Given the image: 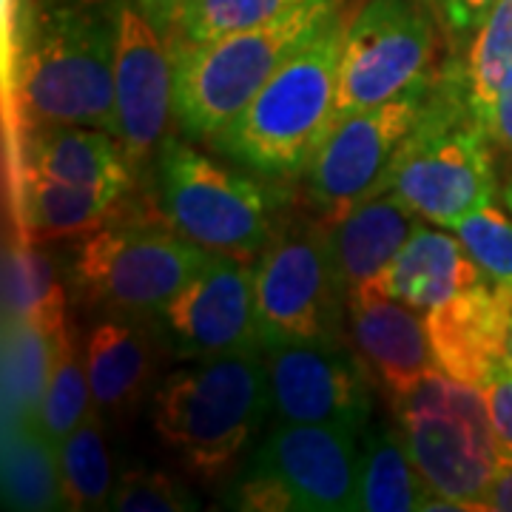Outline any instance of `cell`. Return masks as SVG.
Listing matches in <instances>:
<instances>
[{
    "label": "cell",
    "mask_w": 512,
    "mask_h": 512,
    "mask_svg": "<svg viewBox=\"0 0 512 512\" xmlns=\"http://www.w3.org/2000/svg\"><path fill=\"white\" fill-rule=\"evenodd\" d=\"M225 507L242 512H296L285 484L254 458H248V464L231 481L225 493Z\"/></svg>",
    "instance_id": "cell-33"
},
{
    "label": "cell",
    "mask_w": 512,
    "mask_h": 512,
    "mask_svg": "<svg viewBox=\"0 0 512 512\" xmlns=\"http://www.w3.org/2000/svg\"><path fill=\"white\" fill-rule=\"evenodd\" d=\"M345 302L356 353L362 356L373 382L396 407L436 367L424 316L382 293L373 282L353 288Z\"/></svg>",
    "instance_id": "cell-16"
},
{
    "label": "cell",
    "mask_w": 512,
    "mask_h": 512,
    "mask_svg": "<svg viewBox=\"0 0 512 512\" xmlns=\"http://www.w3.org/2000/svg\"><path fill=\"white\" fill-rule=\"evenodd\" d=\"M342 12L345 0H305L268 23L197 46L171 49L174 117L185 137L208 143Z\"/></svg>",
    "instance_id": "cell-4"
},
{
    "label": "cell",
    "mask_w": 512,
    "mask_h": 512,
    "mask_svg": "<svg viewBox=\"0 0 512 512\" xmlns=\"http://www.w3.org/2000/svg\"><path fill=\"white\" fill-rule=\"evenodd\" d=\"M396 416L430 493L484 510V493L501 461L484 390L433 367L396 404Z\"/></svg>",
    "instance_id": "cell-9"
},
{
    "label": "cell",
    "mask_w": 512,
    "mask_h": 512,
    "mask_svg": "<svg viewBox=\"0 0 512 512\" xmlns=\"http://www.w3.org/2000/svg\"><path fill=\"white\" fill-rule=\"evenodd\" d=\"M268 407L265 348L194 359L157 384L151 424L191 476L220 481L262 427Z\"/></svg>",
    "instance_id": "cell-2"
},
{
    "label": "cell",
    "mask_w": 512,
    "mask_h": 512,
    "mask_svg": "<svg viewBox=\"0 0 512 512\" xmlns=\"http://www.w3.org/2000/svg\"><path fill=\"white\" fill-rule=\"evenodd\" d=\"M384 188L399 191L421 220L453 228L495 197V148L481 126L450 52L439 66L430 103L404 143Z\"/></svg>",
    "instance_id": "cell-5"
},
{
    "label": "cell",
    "mask_w": 512,
    "mask_h": 512,
    "mask_svg": "<svg viewBox=\"0 0 512 512\" xmlns=\"http://www.w3.org/2000/svg\"><path fill=\"white\" fill-rule=\"evenodd\" d=\"M345 26V12L330 20L208 146L268 180L293 183L305 177L336 123Z\"/></svg>",
    "instance_id": "cell-1"
},
{
    "label": "cell",
    "mask_w": 512,
    "mask_h": 512,
    "mask_svg": "<svg viewBox=\"0 0 512 512\" xmlns=\"http://www.w3.org/2000/svg\"><path fill=\"white\" fill-rule=\"evenodd\" d=\"M421 225V214L399 191L382 188L328 222L333 268L345 299L353 288L373 282Z\"/></svg>",
    "instance_id": "cell-20"
},
{
    "label": "cell",
    "mask_w": 512,
    "mask_h": 512,
    "mask_svg": "<svg viewBox=\"0 0 512 512\" xmlns=\"http://www.w3.org/2000/svg\"><path fill=\"white\" fill-rule=\"evenodd\" d=\"M157 322L106 316L86 339V373L92 407L106 419L131 416L157 370Z\"/></svg>",
    "instance_id": "cell-19"
},
{
    "label": "cell",
    "mask_w": 512,
    "mask_h": 512,
    "mask_svg": "<svg viewBox=\"0 0 512 512\" xmlns=\"http://www.w3.org/2000/svg\"><path fill=\"white\" fill-rule=\"evenodd\" d=\"M501 197H504V205H507V211L512 214V174L504 180V188H501Z\"/></svg>",
    "instance_id": "cell-39"
},
{
    "label": "cell",
    "mask_w": 512,
    "mask_h": 512,
    "mask_svg": "<svg viewBox=\"0 0 512 512\" xmlns=\"http://www.w3.org/2000/svg\"><path fill=\"white\" fill-rule=\"evenodd\" d=\"M18 134L15 165L37 168L55 180L123 200L137 183L123 143L94 126L74 123H32Z\"/></svg>",
    "instance_id": "cell-18"
},
{
    "label": "cell",
    "mask_w": 512,
    "mask_h": 512,
    "mask_svg": "<svg viewBox=\"0 0 512 512\" xmlns=\"http://www.w3.org/2000/svg\"><path fill=\"white\" fill-rule=\"evenodd\" d=\"M464 242L481 274L512 288V220L498 205H484L450 228Z\"/></svg>",
    "instance_id": "cell-31"
},
{
    "label": "cell",
    "mask_w": 512,
    "mask_h": 512,
    "mask_svg": "<svg viewBox=\"0 0 512 512\" xmlns=\"http://www.w3.org/2000/svg\"><path fill=\"white\" fill-rule=\"evenodd\" d=\"M433 15L439 32L447 37L450 52H464L481 23L490 18L498 0H421Z\"/></svg>",
    "instance_id": "cell-34"
},
{
    "label": "cell",
    "mask_w": 512,
    "mask_h": 512,
    "mask_svg": "<svg viewBox=\"0 0 512 512\" xmlns=\"http://www.w3.org/2000/svg\"><path fill=\"white\" fill-rule=\"evenodd\" d=\"M484 128H487V137L495 148V157L512 163V72L495 97L493 111H490Z\"/></svg>",
    "instance_id": "cell-36"
},
{
    "label": "cell",
    "mask_w": 512,
    "mask_h": 512,
    "mask_svg": "<svg viewBox=\"0 0 512 512\" xmlns=\"http://www.w3.org/2000/svg\"><path fill=\"white\" fill-rule=\"evenodd\" d=\"M262 348L342 342L348 302L333 268L328 222L288 214L254 265Z\"/></svg>",
    "instance_id": "cell-8"
},
{
    "label": "cell",
    "mask_w": 512,
    "mask_h": 512,
    "mask_svg": "<svg viewBox=\"0 0 512 512\" xmlns=\"http://www.w3.org/2000/svg\"><path fill=\"white\" fill-rule=\"evenodd\" d=\"M123 200L55 180L29 165H15L18 234L32 242L83 237L120 211Z\"/></svg>",
    "instance_id": "cell-22"
},
{
    "label": "cell",
    "mask_w": 512,
    "mask_h": 512,
    "mask_svg": "<svg viewBox=\"0 0 512 512\" xmlns=\"http://www.w3.org/2000/svg\"><path fill=\"white\" fill-rule=\"evenodd\" d=\"M481 126L487 123L504 80L512 72V0H498L464 52H453Z\"/></svg>",
    "instance_id": "cell-29"
},
{
    "label": "cell",
    "mask_w": 512,
    "mask_h": 512,
    "mask_svg": "<svg viewBox=\"0 0 512 512\" xmlns=\"http://www.w3.org/2000/svg\"><path fill=\"white\" fill-rule=\"evenodd\" d=\"M109 510L117 512H191L200 510L197 495L180 478L163 470L134 467L117 478L109 498Z\"/></svg>",
    "instance_id": "cell-32"
},
{
    "label": "cell",
    "mask_w": 512,
    "mask_h": 512,
    "mask_svg": "<svg viewBox=\"0 0 512 512\" xmlns=\"http://www.w3.org/2000/svg\"><path fill=\"white\" fill-rule=\"evenodd\" d=\"M3 507L66 510L60 453L37 419L3 424Z\"/></svg>",
    "instance_id": "cell-23"
},
{
    "label": "cell",
    "mask_w": 512,
    "mask_h": 512,
    "mask_svg": "<svg viewBox=\"0 0 512 512\" xmlns=\"http://www.w3.org/2000/svg\"><path fill=\"white\" fill-rule=\"evenodd\" d=\"M493 421V436L501 458H512V365H501L481 384Z\"/></svg>",
    "instance_id": "cell-35"
},
{
    "label": "cell",
    "mask_w": 512,
    "mask_h": 512,
    "mask_svg": "<svg viewBox=\"0 0 512 512\" xmlns=\"http://www.w3.org/2000/svg\"><path fill=\"white\" fill-rule=\"evenodd\" d=\"M481 279L490 276L481 274L456 231L450 234L419 225L393 262L373 279V285L419 313H427Z\"/></svg>",
    "instance_id": "cell-21"
},
{
    "label": "cell",
    "mask_w": 512,
    "mask_h": 512,
    "mask_svg": "<svg viewBox=\"0 0 512 512\" xmlns=\"http://www.w3.org/2000/svg\"><path fill=\"white\" fill-rule=\"evenodd\" d=\"M433 83L436 77L387 103L333 123L328 140L305 174V197L313 214L333 222L370 194L382 191L430 103Z\"/></svg>",
    "instance_id": "cell-11"
},
{
    "label": "cell",
    "mask_w": 512,
    "mask_h": 512,
    "mask_svg": "<svg viewBox=\"0 0 512 512\" xmlns=\"http://www.w3.org/2000/svg\"><path fill=\"white\" fill-rule=\"evenodd\" d=\"M507 359L512 365V316H510V330H507Z\"/></svg>",
    "instance_id": "cell-40"
},
{
    "label": "cell",
    "mask_w": 512,
    "mask_h": 512,
    "mask_svg": "<svg viewBox=\"0 0 512 512\" xmlns=\"http://www.w3.org/2000/svg\"><path fill=\"white\" fill-rule=\"evenodd\" d=\"M157 328L174 356L191 362L262 348L251 259L208 256L197 276L160 311Z\"/></svg>",
    "instance_id": "cell-13"
},
{
    "label": "cell",
    "mask_w": 512,
    "mask_h": 512,
    "mask_svg": "<svg viewBox=\"0 0 512 512\" xmlns=\"http://www.w3.org/2000/svg\"><path fill=\"white\" fill-rule=\"evenodd\" d=\"M55 336L29 322H3V424L37 419Z\"/></svg>",
    "instance_id": "cell-26"
},
{
    "label": "cell",
    "mask_w": 512,
    "mask_h": 512,
    "mask_svg": "<svg viewBox=\"0 0 512 512\" xmlns=\"http://www.w3.org/2000/svg\"><path fill=\"white\" fill-rule=\"evenodd\" d=\"M89 410H92V387L86 373V348L80 350L77 330L69 322L55 336V356H52V370L40 402L37 424L49 439L60 444Z\"/></svg>",
    "instance_id": "cell-28"
},
{
    "label": "cell",
    "mask_w": 512,
    "mask_h": 512,
    "mask_svg": "<svg viewBox=\"0 0 512 512\" xmlns=\"http://www.w3.org/2000/svg\"><path fill=\"white\" fill-rule=\"evenodd\" d=\"M512 316V288L493 279L461 291L450 302L424 313L433 362L447 376L481 384L507 365V330Z\"/></svg>",
    "instance_id": "cell-17"
},
{
    "label": "cell",
    "mask_w": 512,
    "mask_h": 512,
    "mask_svg": "<svg viewBox=\"0 0 512 512\" xmlns=\"http://www.w3.org/2000/svg\"><path fill=\"white\" fill-rule=\"evenodd\" d=\"M114 114L117 140L126 148L134 177H140L168 140L174 114V57L160 29L134 0L117 3Z\"/></svg>",
    "instance_id": "cell-14"
},
{
    "label": "cell",
    "mask_w": 512,
    "mask_h": 512,
    "mask_svg": "<svg viewBox=\"0 0 512 512\" xmlns=\"http://www.w3.org/2000/svg\"><path fill=\"white\" fill-rule=\"evenodd\" d=\"M305 0H188L174 15L165 43L168 49L197 46L231 32H242L279 18Z\"/></svg>",
    "instance_id": "cell-30"
},
{
    "label": "cell",
    "mask_w": 512,
    "mask_h": 512,
    "mask_svg": "<svg viewBox=\"0 0 512 512\" xmlns=\"http://www.w3.org/2000/svg\"><path fill=\"white\" fill-rule=\"evenodd\" d=\"M211 251L180 234L165 214L123 208L74 245L69 285L103 316L157 322L165 305L208 262Z\"/></svg>",
    "instance_id": "cell-7"
},
{
    "label": "cell",
    "mask_w": 512,
    "mask_h": 512,
    "mask_svg": "<svg viewBox=\"0 0 512 512\" xmlns=\"http://www.w3.org/2000/svg\"><path fill=\"white\" fill-rule=\"evenodd\" d=\"M57 453H60L66 510L109 507L114 476H111V456L106 447V433H103V416L94 407L72 433L57 444Z\"/></svg>",
    "instance_id": "cell-27"
},
{
    "label": "cell",
    "mask_w": 512,
    "mask_h": 512,
    "mask_svg": "<svg viewBox=\"0 0 512 512\" xmlns=\"http://www.w3.org/2000/svg\"><path fill=\"white\" fill-rule=\"evenodd\" d=\"M117 3L52 0L37 12L20 60L23 120L94 126L117 137Z\"/></svg>",
    "instance_id": "cell-3"
},
{
    "label": "cell",
    "mask_w": 512,
    "mask_h": 512,
    "mask_svg": "<svg viewBox=\"0 0 512 512\" xmlns=\"http://www.w3.org/2000/svg\"><path fill=\"white\" fill-rule=\"evenodd\" d=\"M268 407L276 421L328 424L362 436L373 421V376L342 342L265 350Z\"/></svg>",
    "instance_id": "cell-12"
},
{
    "label": "cell",
    "mask_w": 512,
    "mask_h": 512,
    "mask_svg": "<svg viewBox=\"0 0 512 512\" xmlns=\"http://www.w3.org/2000/svg\"><path fill=\"white\" fill-rule=\"evenodd\" d=\"M427 495L430 487L413 464L402 424H370L362 433V478L356 510L416 512Z\"/></svg>",
    "instance_id": "cell-25"
},
{
    "label": "cell",
    "mask_w": 512,
    "mask_h": 512,
    "mask_svg": "<svg viewBox=\"0 0 512 512\" xmlns=\"http://www.w3.org/2000/svg\"><path fill=\"white\" fill-rule=\"evenodd\" d=\"M439 66V26L421 0H365L345 26L336 120L416 89Z\"/></svg>",
    "instance_id": "cell-10"
},
{
    "label": "cell",
    "mask_w": 512,
    "mask_h": 512,
    "mask_svg": "<svg viewBox=\"0 0 512 512\" xmlns=\"http://www.w3.org/2000/svg\"><path fill=\"white\" fill-rule=\"evenodd\" d=\"M157 211L180 234L211 254L254 259L274 239L291 211L288 183L222 163L177 137L154 157Z\"/></svg>",
    "instance_id": "cell-6"
},
{
    "label": "cell",
    "mask_w": 512,
    "mask_h": 512,
    "mask_svg": "<svg viewBox=\"0 0 512 512\" xmlns=\"http://www.w3.org/2000/svg\"><path fill=\"white\" fill-rule=\"evenodd\" d=\"M484 510L512 512V458H501L484 493Z\"/></svg>",
    "instance_id": "cell-37"
},
{
    "label": "cell",
    "mask_w": 512,
    "mask_h": 512,
    "mask_svg": "<svg viewBox=\"0 0 512 512\" xmlns=\"http://www.w3.org/2000/svg\"><path fill=\"white\" fill-rule=\"evenodd\" d=\"M3 322H29L52 336L69 325L55 259L20 234L3 251Z\"/></svg>",
    "instance_id": "cell-24"
},
{
    "label": "cell",
    "mask_w": 512,
    "mask_h": 512,
    "mask_svg": "<svg viewBox=\"0 0 512 512\" xmlns=\"http://www.w3.org/2000/svg\"><path fill=\"white\" fill-rule=\"evenodd\" d=\"M359 436L328 424L276 421L251 458L291 493L296 512L356 510L362 478Z\"/></svg>",
    "instance_id": "cell-15"
},
{
    "label": "cell",
    "mask_w": 512,
    "mask_h": 512,
    "mask_svg": "<svg viewBox=\"0 0 512 512\" xmlns=\"http://www.w3.org/2000/svg\"><path fill=\"white\" fill-rule=\"evenodd\" d=\"M143 12H146V18L160 29V35L165 37V32H168V26H171V20H174V15L183 9L188 0H134Z\"/></svg>",
    "instance_id": "cell-38"
}]
</instances>
